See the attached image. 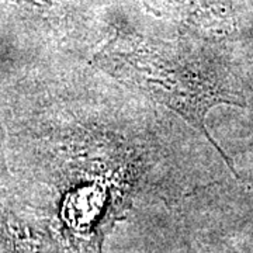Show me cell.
I'll use <instances>...</instances> for the list:
<instances>
[{"mask_svg":"<svg viewBox=\"0 0 253 253\" xmlns=\"http://www.w3.org/2000/svg\"><path fill=\"white\" fill-rule=\"evenodd\" d=\"M96 63L129 89L179 114L236 174L234 162L206 124L208 113L217 106H248L234 73L218 59L193 48L117 36L100 49Z\"/></svg>","mask_w":253,"mask_h":253,"instance_id":"cell-1","label":"cell"},{"mask_svg":"<svg viewBox=\"0 0 253 253\" xmlns=\"http://www.w3.org/2000/svg\"><path fill=\"white\" fill-rule=\"evenodd\" d=\"M6 170V156H4V134L0 128V173Z\"/></svg>","mask_w":253,"mask_h":253,"instance_id":"cell-2","label":"cell"}]
</instances>
